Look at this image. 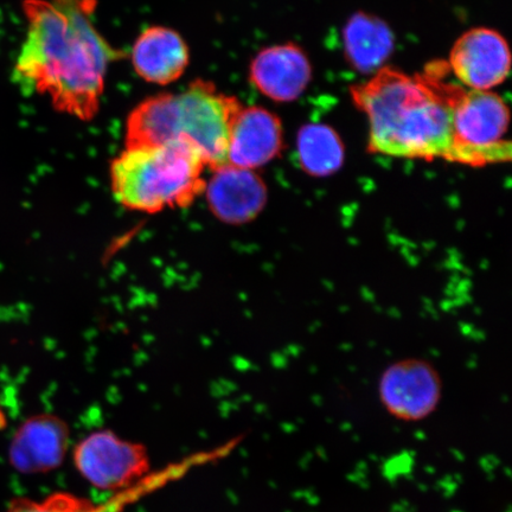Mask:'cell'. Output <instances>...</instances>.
<instances>
[{"label":"cell","instance_id":"6da1fadb","mask_svg":"<svg viewBox=\"0 0 512 512\" xmlns=\"http://www.w3.org/2000/svg\"><path fill=\"white\" fill-rule=\"evenodd\" d=\"M23 10L28 31L16 63L19 81L48 95L57 111L93 119L114 51L79 0H25Z\"/></svg>","mask_w":512,"mask_h":512},{"label":"cell","instance_id":"7a4b0ae2","mask_svg":"<svg viewBox=\"0 0 512 512\" xmlns=\"http://www.w3.org/2000/svg\"><path fill=\"white\" fill-rule=\"evenodd\" d=\"M456 80L448 63L435 61L415 75L383 67L352 86V101L369 121V151L464 164L454 138L453 108L466 88Z\"/></svg>","mask_w":512,"mask_h":512},{"label":"cell","instance_id":"3957f363","mask_svg":"<svg viewBox=\"0 0 512 512\" xmlns=\"http://www.w3.org/2000/svg\"><path fill=\"white\" fill-rule=\"evenodd\" d=\"M241 108L235 96L196 80L181 93L152 96L134 108L127 118L126 147L188 140L202 152L208 168L220 169L228 165L230 130Z\"/></svg>","mask_w":512,"mask_h":512},{"label":"cell","instance_id":"277c9868","mask_svg":"<svg viewBox=\"0 0 512 512\" xmlns=\"http://www.w3.org/2000/svg\"><path fill=\"white\" fill-rule=\"evenodd\" d=\"M207 168L188 140L126 147L111 164V187L121 206L139 213L187 208L203 195Z\"/></svg>","mask_w":512,"mask_h":512},{"label":"cell","instance_id":"5b68a950","mask_svg":"<svg viewBox=\"0 0 512 512\" xmlns=\"http://www.w3.org/2000/svg\"><path fill=\"white\" fill-rule=\"evenodd\" d=\"M509 118V108L501 96L466 89L453 108L454 138L463 153L464 165L479 168L510 162L511 143L503 139Z\"/></svg>","mask_w":512,"mask_h":512},{"label":"cell","instance_id":"8992f818","mask_svg":"<svg viewBox=\"0 0 512 512\" xmlns=\"http://www.w3.org/2000/svg\"><path fill=\"white\" fill-rule=\"evenodd\" d=\"M73 462L86 482L111 494L131 488L152 472L145 447L111 431L83 438L74 448Z\"/></svg>","mask_w":512,"mask_h":512},{"label":"cell","instance_id":"52a82bcc","mask_svg":"<svg viewBox=\"0 0 512 512\" xmlns=\"http://www.w3.org/2000/svg\"><path fill=\"white\" fill-rule=\"evenodd\" d=\"M214 463L213 452L201 451L166 465L163 469L153 470L136 485L110 494L101 502H93L91 499L68 494V492H56L40 501L19 498L10 504L6 512H126L133 505L165 489L166 486Z\"/></svg>","mask_w":512,"mask_h":512},{"label":"cell","instance_id":"ba28073f","mask_svg":"<svg viewBox=\"0 0 512 512\" xmlns=\"http://www.w3.org/2000/svg\"><path fill=\"white\" fill-rule=\"evenodd\" d=\"M379 393L382 406L390 415L416 422L428 418L438 408L443 383L430 362L403 360L383 371Z\"/></svg>","mask_w":512,"mask_h":512},{"label":"cell","instance_id":"9c48e42d","mask_svg":"<svg viewBox=\"0 0 512 512\" xmlns=\"http://www.w3.org/2000/svg\"><path fill=\"white\" fill-rule=\"evenodd\" d=\"M448 66L460 85L472 91H490L510 73L508 43L495 30L471 29L454 44Z\"/></svg>","mask_w":512,"mask_h":512},{"label":"cell","instance_id":"30bf717a","mask_svg":"<svg viewBox=\"0 0 512 512\" xmlns=\"http://www.w3.org/2000/svg\"><path fill=\"white\" fill-rule=\"evenodd\" d=\"M203 194L216 219L230 226L255 220L265 209L268 198L264 179L254 170L232 165L214 170Z\"/></svg>","mask_w":512,"mask_h":512},{"label":"cell","instance_id":"8fae6325","mask_svg":"<svg viewBox=\"0 0 512 512\" xmlns=\"http://www.w3.org/2000/svg\"><path fill=\"white\" fill-rule=\"evenodd\" d=\"M283 143V127L277 115L262 107H242L230 130L228 165L261 168L280 155Z\"/></svg>","mask_w":512,"mask_h":512},{"label":"cell","instance_id":"7c38bea8","mask_svg":"<svg viewBox=\"0 0 512 512\" xmlns=\"http://www.w3.org/2000/svg\"><path fill=\"white\" fill-rule=\"evenodd\" d=\"M312 78L309 57L297 44L261 50L249 68V79L267 98L291 102L302 95Z\"/></svg>","mask_w":512,"mask_h":512},{"label":"cell","instance_id":"4fadbf2b","mask_svg":"<svg viewBox=\"0 0 512 512\" xmlns=\"http://www.w3.org/2000/svg\"><path fill=\"white\" fill-rule=\"evenodd\" d=\"M69 445L66 422L42 414L24 421L10 445V463L22 473H42L62 464Z\"/></svg>","mask_w":512,"mask_h":512},{"label":"cell","instance_id":"5bb4252c","mask_svg":"<svg viewBox=\"0 0 512 512\" xmlns=\"http://www.w3.org/2000/svg\"><path fill=\"white\" fill-rule=\"evenodd\" d=\"M187 43L177 31L152 27L137 38L132 50L133 68L140 78L165 86L177 81L189 66Z\"/></svg>","mask_w":512,"mask_h":512},{"label":"cell","instance_id":"9a60e30c","mask_svg":"<svg viewBox=\"0 0 512 512\" xmlns=\"http://www.w3.org/2000/svg\"><path fill=\"white\" fill-rule=\"evenodd\" d=\"M344 50L351 66L361 73L379 72L394 49V36L382 19L358 12L343 31Z\"/></svg>","mask_w":512,"mask_h":512},{"label":"cell","instance_id":"2e32d148","mask_svg":"<svg viewBox=\"0 0 512 512\" xmlns=\"http://www.w3.org/2000/svg\"><path fill=\"white\" fill-rule=\"evenodd\" d=\"M297 149L300 165L311 176L328 177L342 168L344 146L328 125L309 124L300 128Z\"/></svg>","mask_w":512,"mask_h":512}]
</instances>
